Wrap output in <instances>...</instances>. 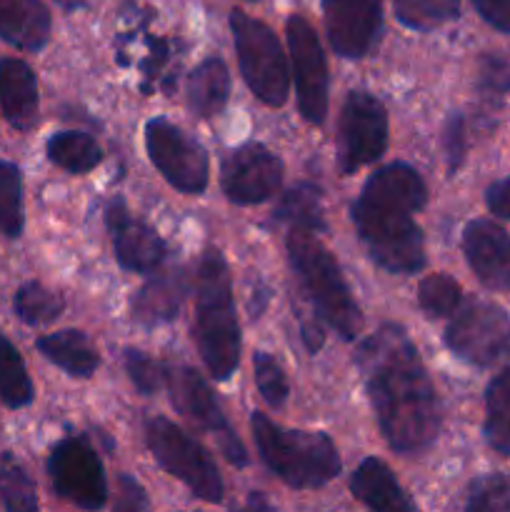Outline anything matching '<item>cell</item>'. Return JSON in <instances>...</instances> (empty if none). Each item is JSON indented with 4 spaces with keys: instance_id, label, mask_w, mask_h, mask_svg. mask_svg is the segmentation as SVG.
<instances>
[{
    "instance_id": "3957f363",
    "label": "cell",
    "mask_w": 510,
    "mask_h": 512,
    "mask_svg": "<svg viewBox=\"0 0 510 512\" xmlns=\"http://www.w3.org/2000/svg\"><path fill=\"white\" fill-rule=\"evenodd\" d=\"M195 340L215 380H228L240 363V328L228 263L220 250H205L195 278Z\"/></svg>"
},
{
    "instance_id": "7bdbcfd3",
    "label": "cell",
    "mask_w": 510,
    "mask_h": 512,
    "mask_svg": "<svg viewBox=\"0 0 510 512\" xmlns=\"http://www.w3.org/2000/svg\"><path fill=\"white\" fill-rule=\"evenodd\" d=\"M248 508H270V505L265 503V500L260 498L258 493H253V495H250V500H248Z\"/></svg>"
},
{
    "instance_id": "836d02e7",
    "label": "cell",
    "mask_w": 510,
    "mask_h": 512,
    "mask_svg": "<svg viewBox=\"0 0 510 512\" xmlns=\"http://www.w3.org/2000/svg\"><path fill=\"white\" fill-rule=\"evenodd\" d=\"M465 508L470 512H510V475L475 480Z\"/></svg>"
},
{
    "instance_id": "ac0fdd59",
    "label": "cell",
    "mask_w": 510,
    "mask_h": 512,
    "mask_svg": "<svg viewBox=\"0 0 510 512\" xmlns=\"http://www.w3.org/2000/svg\"><path fill=\"white\" fill-rule=\"evenodd\" d=\"M190 290V275L185 268H168L153 275L133 300V318L145 328L173 323Z\"/></svg>"
},
{
    "instance_id": "83f0119b",
    "label": "cell",
    "mask_w": 510,
    "mask_h": 512,
    "mask_svg": "<svg viewBox=\"0 0 510 512\" xmlns=\"http://www.w3.org/2000/svg\"><path fill=\"white\" fill-rule=\"evenodd\" d=\"M0 500L10 512L38 510L33 480L13 453H0Z\"/></svg>"
},
{
    "instance_id": "f546056e",
    "label": "cell",
    "mask_w": 510,
    "mask_h": 512,
    "mask_svg": "<svg viewBox=\"0 0 510 512\" xmlns=\"http://www.w3.org/2000/svg\"><path fill=\"white\" fill-rule=\"evenodd\" d=\"M23 225V178L18 165L0 160V233L5 238H20Z\"/></svg>"
},
{
    "instance_id": "7402d4cb",
    "label": "cell",
    "mask_w": 510,
    "mask_h": 512,
    "mask_svg": "<svg viewBox=\"0 0 510 512\" xmlns=\"http://www.w3.org/2000/svg\"><path fill=\"white\" fill-rule=\"evenodd\" d=\"M38 350L43 358L58 365L73 378H90L98 370L100 358L90 338L80 330H60V333L38 338Z\"/></svg>"
},
{
    "instance_id": "2e32d148",
    "label": "cell",
    "mask_w": 510,
    "mask_h": 512,
    "mask_svg": "<svg viewBox=\"0 0 510 512\" xmlns=\"http://www.w3.org/2000/svg\"><path fill=\"white\" fill-rule=\"evenodd\" d=\"M105 225L113 235L115 258L130 273H155L168 258L163 238L143 220L133 218L123 198L115 195L105 208Z\"/></svg>"
},
{
    "instance_id": "d6986e66",
    "label": "cell",
    "mask_w": 510,
    "mask_h": 512,
    "mask_svg": "<svg viewBox=\"0 0 510 512\" xmlns=\"http://www.w3.org/2000/svg\"><path fill=\"white\" fill-rule=\"evenodd\" d=\"M0 108L20 133L38 123V80L23 60L0 58Z\"/></svg>"
},
{
    "instance_id": "cb8c5ba5",
    "label": "cell",
    "mask_w": 510,
    "mask_h": 512,
    "mask_svg": "<svg viewBox=\"0 0 510 512\" xmlns=\"http://www.w3.org/2000/svg\"><path fill=\"white\" fill-rule=\"evenodd\" d=\"M485 438L500 455H510V365L500 370L485 393Z\"/></svg>"
},
{
    "instance_id": "7c38bea8",
    "label": "cell",
    "mask_w": 510,
    "mask_h": 512,
    "mask_svg": "<svg viewBox=\"0 0 510 512\" xmlns=\"http://www.w3.org/2000/svg\"><path fill=\"white\" fill-rule=\"evenodd\" d=\"M165 385H168L170 400L180 410V415H185L195 425L208 430L218 440L220 453L228 458V463L238 465V468H245L250 463L243 443H240L238 435L233 433L230 423L225 420L220 405L215 403L208 383L193 368H183V365L180 368H165Z\"/></svg>"
},
{
    "instance_id": "9c48e42d",
    "label": "cell",
    "mask_w": 510,
    "mask_h": 512,
    "mask_svg": "<svg viewBox=\"0 0 510 512\" xmlns=\"http://www.w3.org/2000/svg\"><path fill=\"white\" fill-rule=\"evenodd\" d=\"M145 148L155 168L180 193L200 195L208 188V153L183 128L168 118H153L145 125Z\"/></svg>"
},
{
    "instance_id": "8d00e7d4",
    "label": "cell",
    "mask_w": 510,
    "mask_h": 512,
    "mask_svg": "<svg viewBox=\"0 0 510 512\" xmlns=\"http://www.w3.org/2000/svg\"><path fill=\"white\" fill-rule=\"evenodd\" d=\"M445 150H448L450 170H458L460 160L465 155V123L460 115H453L445 128Z\"/></svg>"
},
{
    "instance_id": "74e56055",
    "label": "cell",
    "mask_w": 510,
    "mask_h": 512,
    "mask_svg": "<svg viewBox=\"0 0 510 512\" xmlns=\"http://www.w3.org/2000/svg\"><path fill=\"white\" fill-rule=\"evenodd\" d=\"M473 5L493 28L510 33V0H473Z\"/></svg>"
},
{
    "instance_id": "603a6c76",
    "label": "cell",
    "mask_w": 510,
    "mask_h": 512,
    "mask_svg": "<svg viewBox=\"0 0 510 512\" xmlns=\"http://www.w3.org/2000/svg\"><path fill=\"white\" fill-rule=\"evenodd\" d=\"M230 95L228 65L220 58H208L190 73L188 105L198 118H213L225 108Z\"/></svg>"
},
{
    "instance_id": "8fae6325",
    "label": "cell",
    "mask_w": 510,
    "mask_h": 512,
    "mask_svg": "<svg viewBox=\"0 0 510 512\" xmlns=\"http://www.w3.org/2000/svg\"><path fill=\"white\" fill-rule=\"evenodd\" d=\"M388 148V113L383 103L363 90L348 95L340 113L338 160L343 175L375 163Z\"/></svg>"
},
{
    "instance_id": "6da1fadb",
    "label": "cell",
    "mask_w": 510,
    "mask_h": 512,
    "mask_svg": "<svg viewBox=\"0 0 510 512\" xmlns=\"http://www.w3.org/2000/svg\"><path fill=\"white\" fill-rule=\"evenodd\" d=\"M380 433L395 453H423L440 433L433 380L400 325H383L355 353Z\"/></svg>"
},
{
    "instance_id": "30bf717a",
    "label": "cell",
    "mask_w": 510,
    "mask_h": 512,
    "mask_svg": "<svg viewBox=\"0 0 510 512\" xmlns=\"http://www.w3.org/2000/svg\"><path fill=\"white\" fill-rule=\"evenodd\" d=\"M48 473L53 490L68 503L83 510H100L108 503V483L103 465L88 438L60 440L48 458Z\"/></svg>"
},
{
    "instance_id": "7a4b0ae2",
    "label": "cell",
    "mask_w": 510,
    "mask_h": 512,
    "mask_svg": "<svg viewBox=\"0 0 510 512\" xmlns=\"http://www.w3.org/2000/svg\"><path fill=\"white\" fill-rule=\"evenodd\" d=\"M428 200L423 178L408 163H390L373 173L353 203V223L370 258L388 273L423 270V233L413 220Z\"/></svg>"
},
{
    "instance_id": "f1b7e54d",
    "label": "cell",
    "mask_w": 510,
    "mask_h": 512,
    "mask_svg": "<svg viewBox=\"0 0 510 512\" xmlns=\"http://www.w3.org/2000/svg\"><path fill=\"white\" fill-rule=\"evenodd\" d=\"M13 308L25 325L38 328V325H48L60 318V313H63V298L40 283H25L15 293Z\"/></svg>"
},
{
    "instance_id": "b9f144b4",
    "label": "cell",
    "mask_w": 510,
    "mask_h": 512,
    "mask_svg": "<svg viewBox=\"0 0 510 512\" xmlns=\"http://www.w3.org/2000/svg\"><path fill=\"white\" fill-rule=\"evenodd\" d=\"M55 3H58L60 8H65V10H80V8H85L90 0H55Z\"/></svg>"
},
{
    "instance_id": "44dd1931",
    "label": "cell",
    "mask_w": 510,
    "mask_h": 512,
    "mask_svg": "<svg viewBox=\"0 0 510 512\" xmlns=\"http://www.w3.org/2000/svg\"><path fill=\"white\" fill-rule=\"evenodd\" d=\"M350 490H353L355 498L370 510H415L413 500L405 495V490L400 488L388 465L378 458H368L358 465V470H355L353 478H350Z\"/></svg>"
},
{
    "instance_id": "d590c367",
    "label": "cell",
    "mask_w": 510,
    "mask_h": 512,
    "mask_svg": "<svg viewBox=\"0 0 510 512\" xmlns=\"http://www.w3.org/2000/svg\"><path fill=\"white\" fill-rule=\"evenodd\" d=\"M480 93L505 95L510 90V58L503 55H485L480 60Z\"/></svg>"
},
{
    "instance_id": "5b68a950",
    "label": "cell",
    "mask_w": 510,
    "mask_h": 512,
    "mask_svg": "<svg viewBox=\"0 0 510 512\" xmlns=\"http://www.w3.org/2000/svg\"><path fill=\"white\" fill-rule=\"evenodd\" d=\"M288 258L315 313L345 340L358 338L363 330V313L330 250L315 238V230L290 228Z\"/></svg>"
},
{
    "instance_id": "4dcf8cb0",
    "label": "cell",
    "mask_w": 510,
    "mask_h": 512,
    "mask_svg": "<svg viewBox=\"0 0 510 512\" xmlns=\"http://www.w3.org/2000/svg\"><path fill=\"white\" fill-rule=\"evenodd\" d=\"M395 15L410 30H433L458 18L460 0H393Z\"/></svg>"
},
{
    "instance_id": "d4e9b609",
    "label": "cell",
    "mask_w": 510,
    "mask_h": 512,
    "mask_svg": "<svg viewBox=\"0 0 510 512\" xmlns=\"http://www.w3.org/2000/svg\"><path fill=\"white\" fill-rule=\"evenodd\" d=\"M48 158L68 173H90L103 160L98 143L80 130H63L48 140Z\"/></svg>"
},
{
    "instance_id": "ffe728a7",
    "label": "cell",
    "mask_w": 510,
    "mask_h": 512,
    "mask_svg": "<svg viewBox=\"0 0 510 512\" xmlns=\"http://www.w3.org/2000/svg\"><path fill=\"white\" fill-rule=\"evenodd\" d=\"M0 40L38 53L50 40V13L43 0H0Z\"/></svg>"
},
{
    "instance_id": "5bb4252c",
    "label": "cell",
    "mask_w": 510,
    "mask_h": 512,
    "mask_svg": "<svg viewBox=\"0 0 510 512\" xmlns=\"http://www.w3.org/2000/svg\"><path fill=\"white\" fill-rule=\"evenodd\" d=\"M283 180V163L260 143H245L223 158L220 185L230 203L255 205L273 198Z\"/></svg>"
},
{
    "instance_id": "8992f818",
    "label": "cell",
    "mask_w": 510,
    "mask_h": 512,
    "mask_svg": "<svg viewBox=\"0 0 510 512\" xmlns=\"http://www.w3.org/2000/svg\"><path fill=\"white\" fill-rule=\"evenodd\" d=\"M230 30H233V43L238 50L240 73L250 93L260 103L280 108L288 100L290 73L275 33L243 10L230 13Z\"/></svg>"
},
{
    "instance_id": "4316f807",
    "label": "cell",
    "mask_w": 510,
    "mask_h": 512,
    "mask_svg": "<svg viewBox=\"0 0 510 512\" xmlns=\"http://www.w3.org/2000/svg\"><path fill=\"white\" fill-rule=\"evenodd\" d=\"M275 220L285 223L288 228L300 230H323V213H320V190L310 183H298L283 193L278 208H275Z\"/></svg>"
},
{
    "instance_id": "1f68e13d",
    "label": "cell",
    "mask_w": 510,
    "mask_h": 512,
    "mask_svg": "<svg viewBox=\"0 0 510 512\" xmlns=\"http://www.w3.org/2000/svg\"><path fill=\"white\" fill-rule=\"evenodd\" d=\"M460 300H463L460 285L450 275H428L418 288V303L423 313L430 315V318H445V315L455 313Z\"/></svg>"
},
{
    "instance_id": "277c9868",
    "label": "cell",
    "mask_w": 510,
    "mask_h": 512,
    "mask_svg": "<svg viewBox=\"0 0 510 512\" xmlns=\"http://www.w3.org/2000/svg\"><path fill=\"white\" fill-rule=\"evenodd\" d=\"M250 428L263 463L290 488H323L343 470L338 450L325 433L288 430L263 413L250 415Z\"/></svg>"
},
{
    "instance_id": "4fadbf2b",
    "label": "cell",
    "mask_w": 510,
    "mask_h": 512,
    "mask_svg": "<svg viewBox=\"0 0 510 512\" xmlns=\"http://www.w3.org/2000/svg\"><path fill=\"white\" fill-rule=\"evenodd\" d=\"M288 48L293 60L298 108L308 123L320 125L328 113V63L313 25L300 15L288 20Z\"/></svg>"
},
{
    "instance_id": "9a60e30c",
    "label": "cell",
    "mask_w": 510,
    "mask_h": 512,
    "mask_svg": "<svg viewBox=\"0 0 510 512\" xmlns=\"http://www.w3.org/2000/svg\"><path fill=\"white\" fill-rule=\"evenodd\" d=\"M325 30L343 58L373 53L383 30V0H323Z\"/></svg>"
},
{
    "instance_id": "ba28073f",
    "label": "cell",
    "mask_w": 510,
    "mask_h": 512,
    "mask_svg": "<svg viewBox=\"0 0 510 512\" xmlns=\"http://www.w3.org/2000/svg\"><path fill=\"white\" fill-rule=\"evenodd\" d=\"M445 345L455 358L475 368L510 360V318L493 303L465 305L445 330Z\"/></svg>"
},
{
    "instance_id": "ab89813d",
    "label": "cell",
    "mask_w": 510,
    "mask_h": 512,
    "mask_svg": "<svg viewBox=\"0 0 510 512\" xmlns=\"http://www.w3.org/2000/svg\"><path fill=\"white\" fill-rule=\"evenodd\" d=\"M485 203H488L490 213L510 220V178H503L490 185L488 193H485Z\"/></svg>"
},
{
    "instance_id": "f35d334b",
    "label": "cell",
    "mask_w": 510,
    "mask_h": 512,
    "mask_svg": "<svg viewBox=\"0 0 510 512\" xmlns=\"http://www.w3.org/2000/svg\"><path fill=\"white\" fill-rule=\"evenodd\" d=\"M118 485H120V498H118V503H115V508L118 510H148L150 508L143 488H140L133 478H128V475H120Z\"/></svg>"
},
{
    "instance_id": "e575fe53",
    "label": "cell",
    "mask_w": 510,
    "mask_h": 512,
    "mask_svg": "<svg viewBox=\"0 0 510 512\" xmlns=\"http://www.w3.org/2000/svg\"><path fill=\"white\" fill-rule=\"evenodd\" d=\"M125 370H128L130 380L143 395L158 393L165 385V365L145 355L143 350H125Z\"/></svg>"
},
{
    "instance_id": "e0dca14e",
    "label": "cell",
    "mask_w": 510,
    "mask_h": 512,
    "mask_svg": "<svg viewBox=\"0 0 510 512\" xmlns=\"http://www.w3.org/2000/svg\"><path fill=\"white\" fill-rule=\"evenodd\" d=\"M463 250L480 283L510 290V235L490 220H473L463 230Z\"/></svg>"
},
{
    "instance_id": "52a82bcc",
    "label": "cell",
    "mask_w": 510,
    "mask_h": 512,
    "mask_svg": "<svg viewBox=\"0 0 510 512\" xmlns=\"http://www.w3.org/2000/svg\"><path fill=\"white\" fill-rule=\"evenodd\" d=\"M145 440L160 468L188 485L195 498L205 503L223 500V480L210 453L198 440L165 418H150L145 423Z\"/></svg>"
},
{
    "instance_id": "d6a6232c",
    "label": "cell",
    "mask_w": 510,
    "mask_h": 512,
    "mask_svg": "<svg viewBox=\"0 0 510 512\" xmlns=\"http://www.w3.org/2000/svg\"><path fill=\"white\" fill-rule=\"evenodd\" d=\"M253 370L255 385H258L265 403H268L270 408H283V403L290 395V385L288 380H285V373L280 370L278 360H275L273 355L258 350V353L253 355Z\"/></svg>"
},
{
    "instance_id": "60d3db41",
    "label": "cell",
    "mask_w": 510,
    "mask_h": 512,
    "mask_svg": "<svg viewBox=\"0 0 510 512\" xmlns=\"http://www.w3.org/2000/svg\"><path fill=\"white\" fill-rule=\"evenodd\" d=\"M303 343H305V348H308V353H318L320 348H323V343H325V333L323 330H320V325H315V323H303Z\"/></svg>"
},
{
    "instance_id": "484cf974",
    "label": "cell",
    "mask_w": 510,
    "mask_h": 512,
    "mask_svg": "<svg viewBox=\"0 0 510 512\" xmlns=\"http://www.w3.org/2000/svg\"><path fill=\"white\" fill-rule=\"evenodd\" d=\"M33 380L25 370L18 348L0 333V400L8 408L20 410L33 403Z\"/></svg>"
}]
</instances>
